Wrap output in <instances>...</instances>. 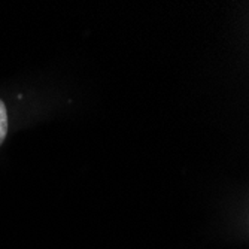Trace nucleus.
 <instances>
[{
	"label": "nucleus",
	"instance_id": "nucleus-1",
	"mask_svg": "<svg viewBox=\"0 0 249 249\" xmlns=\"http://www.w3.org/2000/svg\"><path fill=\"white\" fill-rule=\"evenodd\" d=\"M8 134V110L5 103L0 100V145Z\"/></svg>",
	"mask_w": 249,
	"mask_h": 249
}]
</instances>
